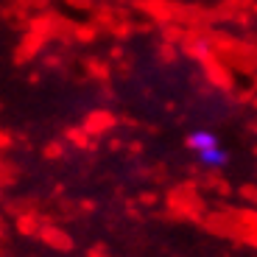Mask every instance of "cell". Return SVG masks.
Wrapping results in <instances>:
<instances>
[{
	"label": "cell",
	"mask_w": 257,
	"mask_h": 257,
	"mask_svg": "<svg viewBox=\"0 0 257 257\" xmlns=\"http://www.w3.org/2000/svg\"><path fill=\"white\" fill-rule=\"evenodd\" d=\"M196 160H199V165H204L207 171H221V168H226V162H229V151H226L224 146H215V148H210V151H204V154H199Z\"/></svg>",
	"instance_id": "cell-2"
},
{
	"label": "cell",
	"mask_w": 257,
	"mask_h": 257,
	"mask_svg": "<svg viewBox=\"0 0 257 257\" xmlns=\"http://www.w3.org/2000/svg\"><path fill=\"white\" fill-rule=\"evenodd\" d=\"M185 143H187V148H190L196 157L204 154V151H210V148H215V146H221L218 135H215V132H210V128H193Z\"/></svg>",
	"instance_id": "cell-1"
}]
</instances>
